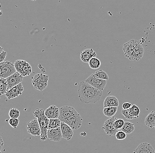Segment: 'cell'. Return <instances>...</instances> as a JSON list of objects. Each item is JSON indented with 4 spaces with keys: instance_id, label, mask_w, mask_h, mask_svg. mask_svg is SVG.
Wrapping results in <instances>:
<instances>
[{
    "instance_id": "6da1fadb",
    "label": "cell",
    "mask_w": 155,
    "mask_h": 153,
    "mask_svg": "<svg viewBox=\"0 0 155 153\" xmlns=\"http://www.w3.org/2000/svg\"><path fill=\"white\" fill-rule=\"evenodd\" d=\"M78 98L82 103L95 104L102 96V91L95 88L86 81H81L78 89Z\"/></svg>"
},
{
    "instance_id": "7a4b0ae2",
    "label": "cell",
    "mask_w": 155,
    "mask_h": 153,
    "mask_svg": "<svg viewBox=\"0 0 155 153\" xmlns=\"http://www.w3.org/2000/svg\"><path fill=\"white\" fill-rule=\"evenodd\" d=\"M45 111L42 109L37 108L33 112L34 116L38 120L41 134V139L44 141L48 139L47 137V131L49 124V119L45 116Z\"/></svg>"
},
{
    "instance_id": "3957f363",
    "label": "cell",
    "mask_w": 155,
    "mask_h": 153,
    "mask_svg": "<svg viewBox=\"0 0 155 153\" xmlns=\"http://www.w3.org/2000/svg\"><path fill=\"white\" fill-rule=\"evenodd\" d=\"M49 76L42 73L35 75L32 80V84L35 89L42 91L48 86Z\"/></svg>"
},
{
    "instance_id": "277c9868",
    "label": "cell",
    "mask_w": 155,
    "mask_h": 153,
    "mask_svg": "<svg viewBox=\"0 0 155 153\" xmlns=\"http://www.w3.org/2000/svg\"><path fill=\"white\" fill-rule=\"evenodd\" d=\"M14 64L9 61H4L0 63V77L7 78L16 72Z\"/></svg>"
},
{
    "instance_id": "5b68a950",
    "label": "cell",
    "mask_w": 155,
    "mask_h": 153,
    "mask_svg": "<svg viewBox=\"0 0 155 153\" xmlns=\"http://www.w3.org/2000/svg\"><path fill=\"white\" fill-rule=\"evenodd\" d=\"M16 71L23 77L30 75L32 72V68L28 62L23 60H17L14 63Z\"/></svg>"
},
{
    "instance_id": "8992f818",
    "label": "cell",
    "mask_w": 155,
    "mask_h": 153,
    "mask_svg": "<svg viewBox=\"0 0 155 153\" xmlns=\"http://www.w3.org/2000/svg\"><path fill=\"white\" fill-rule=\"evenodd\" d=\"M85 81L95 88L101 91L104 89L107 84V80L96 78L92 75L88 77Z\"/></svg>"
},
{
    "instance_id": "52a82bcc",
    "label": "cell",
    "mask_w": 155,
    "mask_h": 153,
    "mask_svg": "<svg viewBox=\"0 0 155 153\" xmlns=\"http://www.w3.org/2000/svg\"><path fill=\"white\" fill-rule=\"evenodd\" d=\"M26 128L28 133L33 136L37 137L41 135V129L38 119L32 120L28 122Z\"/></svg>"
},
{
    "instance_id": "ba28073f",
    "label": "cell",
    "mask_w": 155,
    "mask_h": 153,
    "mask_svg": "<svg viewBox=\"0 0 155 153\" xmlns=\"http://www.w3.org/2000/svg\"><path fill=\"white\" fill-rule=\"evenodd\" d=\"M77 113V111L73 107L67 105L64 106L60 109L59 119L61 121L65 122L71 116Z\"/></svg>"
},
{
    "instance_id": "9c48e42d",
    "label": "cell",
    "mask_w": 155,
    "mask_h": 153,
    "mask_svg": "<svg viewBox=\"0 0 155 153\" xmlns=\"http://www.w3.org/2000/svg\"><path fill=\"white\" fill-rule=\"evenodd\" d=\"M116 119V117L114 116L110 117L105 121L102 127V129L104 130L106 134L109 136L115 135L118 131L114 126V122Z\"/></svg>"
},
{
    "instance_id": "30bf717a",
    "label": "cell",
    "mask_w": 155,
    "mask_h": 153,
    "mask_svg": "<svg viewBox=\"0 0 155 153\" xmlns=\"http://www.w3.org/2000/svg\"><path fill=\"white\" fill-rule=\"evenodd\" d=\"M82 119L80 114L78 113L73 115L65 122L73 130H76L79 129L82 125Z\"/></svg>"
},
{
    "instance_id": "8fae6325",
    "label": "cell",
    "mask_w": 155,
    "mask_h": 153,
    "mask_svg": "<svg viewBox=\"0 0 155 153\" xmlns=\"http://www.w3.org/2000/svg\"><path fill=\"white\" fill-rule=\"evenodd\" d=\"M24 91V87L22 83H21L9 89L5 95L8 99L11 100L22 95Z\"/></svg>"
},
{
    "instance_id": "7c38bea8",
    "label": "cell",
    "mask_w": 155,
    "mask_h": 153,
    "mask_svg": "<svg viewBox=\"0 0 155 153\" xmlns=\"http://www.w3.org/2000/svg\"><path fill=\"white\" fill-rule=\"evenodd\" d=\"M6 79L8 84V90L13 87L22 83L23 81V76L18 72H16L12 75Z\"/></svg>"
},
{
    "instance_id": "4fadbf2b",
    "label": "cell",
    "mask_w": 155,
    "mask_h": 153,
    "mask_svg": "<svg viewBox=\"0 0 155 153\" xmlns=\"http://www.w3.org/2000/svg\"><path fill=\"white\" fill-rule=\"evenodd\" d=\"M137 40H132L124 44L123 46V50L125 56L130 60L135 49Z\"/></svg>"
},
{
    "instance_id": "5bb4252c",
    "label": "cell",
    "mask_w": 155,
    "mask_h": 153,
    "mask_svg": "<svg viewBox=\"0 0 155 153\" xmlns=\"http://www.w3.org/2000/svg\"><path fill=\"white\" fill-rule=\"evenodd\" d=\"M144 52L145 50H144V47H143L142 45L140 44L139 41L137 40L134 51L130 60L135 61V62L139 61L144 56Z\"/></svg>"
},
{
    "instance_id": "9a60e30c",
    "label": "cell",
    "mask_w": 155,
    "mask_h": 153,
    "mask_svg": "<svg viewBox=\"0 0 155 153\" xmlns=\"http://www.w3.org/2000/svg\"><path fill=\"white\" fill-rule=\"evenodd\" d=\"M47 137L48 139L54 142H60L63 138L61 127L56 129L48 130Z\"/></svg>"
},
{
    "instance_id": "2e32d148",
    "label": "cell",
    "mask_w": 155,
    "mask_h": 153,
    "mask_svg": "<svg viewBox=\"0 0 155 153\" xmlns=\"http://www.w3.org/2000/svg\"><path fill=\"white\" fill-rule=\"evenodd\" d=\"M133 153H155V151L151 144L145 142L139 144Z\"/></svg>"
},
{
    "instance_id": "e0dca14e",
    "label": "cell",
    "mask_w": 155,
    "mask_h": 153,
    "mask_svg": "<svg viewBox=\"0 0 155 153\" xmlns=\"http://www.w3.org/2000/svg\"><path fill=\"white\" fill-rule=\"evenodd\" d=\"M96 57V53L92 48L84 50L80 55L81 60L84 63H89L91 59Z\"/></svg>"
},
{
    "instance_id": "ac0fdd59",
    "label": "cell",
    "mask_w": 155,
    "mask_h": 153,
    "mask_svg": "<svg viewBox=\"0 0 155 153\" xmlns=\"http://www.w3.org/2000/svg\"><path fill=\"white\" fill-rule=\"evenodd\" d=\"M62 137L64 139L70 140L73 136V130L65 123L61 122V125Z\"/></svg>"
},
{
    "instance_id": "d6986e66",
    "label": "cell",
    "mask_w": 155,
    "mask_h": 153,
    "mask_svg": "<svg viewBox=\"0 0 155 153\" xmlns=\"http://www.w3.org/2000/svg\"><path fill=\"white\" fill-rule=\"evenodd\" d=\"M45 116L49 119L59 118L60 109L55 105H51L45 111Z\"/></svg>"
},
{
    "instance_id": "ffe728a7",
    "label": "cell",
    "mask_w": 155,
    "mask_h": 153,
    "mask_svg": "<svg viewBox=\"0 0 155 153\" xmlns=\"http://www.w3.org/2000/svg\"><path fill=\"white\" fill-rule=\"evenodd\" d=\"M119 106V101L117 97L115 96H107L104 102V108L110 107H117Z\"/></svg>"
},
{
    "instance_id": "44dd1931",
    "label": "cell",
    "mask_w": 155,
    "mask_h": 153,
    "mask_svg": "<svg viewBox=\"0 0 155 153\" xmlns=\"http://www.w3.org/2000/svg\"><path fill=\"white\" fill-rule=\"evenodd\" d=\"M145 125L150 128L154 127L155 126V112L152 111L145 118Z\"/></svg>"
},
{
    "instance_id": "7402d4cb",
    "label": "cell",
    "mask_w": 155,
    "mask_h": 153,
    "mask_svg": "<svg viewBox=\"0 0 155 153\" xmlns=\"http://www.w3.org/2000/svg\"><path fill=\"white\" fill-rule=\"evenodd\" d=\"M135 130V127L134 123L129 121L125 122L124 126L121 128V130L127 134H130L134 132Z\"/></svg>"
},
{
    "instance_id": "603a6c76",
    "label": "cell",
    "mask_w": 155,
    "mask_h": 153,
    "mask_svg": "<svg viewBox=\"0 0 155 153\" xmlns=\"http://www.w3.org/2000/svg\"><path fill=\"white\" fill-rule=\"evenodd\" d=\"M117 107H106L104 109L103 113L107 117L110 118L114 116V115L117 113Z\"/></svg>"
},
{
    "instance_id": "cb8c5ba5",
    "label": "cell",
    "mask_w": 155,
    "mask_h": 153,
    "mask_svg": "<svg viewBox=\"0 0 155 153\" xmlns=\"http://www.w3.org/2000/svg\"><path fill=\"white\" fill-rule=\"evenodd\" d=\"M61 121L59 118L49 119L48 129H56L61 127Z\"/></svg>"
},
{
    "instance_id": "d4e9b609",
    "label": "cell",
    "mask_w": 155,
    "mask_h": 153,
    "mask_svg": "<svg viewBox=\"0 0 155 153\" xmlns=\"http://www.w3.org/2000/svg\"><path fill=\"white\" fill-rule=\"evenodd\" d=\"M8 90V84L6 79H0V94L1 95L5 94Z\"/></svg>"
},
{
    "instance_id": "484cf974",
    "label": "cell",
    "mask_w": 155,
    "mask_h": 153,
    "mask_svg": "<svg viewBox=\"0 0 155 153\" xmlns=\"http://www.w3.org/2000/svg\"><path fill=\"white\" fill-rule=\"evenodd\" d=\"M129 110L131 116L133 118V119L139 118L140 110L139 107L137 105H132V106H131Z\"/></svg>"
},
{
    "instance_id": "4316f807",
    "label": "cell",
    "mask_w": 155,
    "mask_h": 153,
    "mask_svg": "<svg viewBox=\"0 0 155 153\" xmlns=\"http://www.w3.org/2000/svg\"><path fill=\"white\" fill-rule=\"evenodd\" d=\"M92 75L94 77L98 78L101 79L105 80H108V79H109V76H108L107 73L104 71L103 70H101V69L94 72Z\"/></svg>"
},
{
    "instance_id": "83f0119b",
    "label": "cell",
    "mask_w": 155,
    "mask_h": 153,
    "mask_svg": "<svg viewBox=\"0 0 155 153\" xmlns=\"http://www.w3.org/2000/svg\"><path fill=\"white\" fill-rule=\"evenodd\" d=\"M89 66L92 69H97L101 66L100 60L96 57H93L89 62Z\"/></svg>"
},
{
    "instance_id": "f1b7e54d",
    "label": "cell",
    "mask_w": 155,
    "mask_h": 153,
    "mask_svg": "<svg viewBox=\"0 0 155 153\" xmlns=\"http://www.w3.org/2000/svg\"><path fill=\"white\" fill-rule=\"evenodd\" d=\"M20 111L16 108H12L9 110V116L11 118H17L20 116Z\"/></svg>"
},
{
    "instance_id": "f546056e",
    "label": "cell",
    "mask_w": 155,
    "mask_h": 153,
    "mask_svg": "<svg viewBox=\"0 0 155 153\" xmlns=\"http://www.w3.org/2000/svg\"><path fill=\"white\" fill-rule=\"evenodd\" d=\"M125 121L122 119H117L114 122V126L118 131L120 130L124 126Z\"/></svg>"
},
{
    "instance_id": "4dcf8cb0",
    "label": "cell",
    "mask_w": 155,
    "mask_h": 153,
    "mask_svg": "<svg viewBox=\"0 0 155 153\" xmlns=\"http://www.w3.org/2000/svg\"><path fill=\"white\" fill-rule=\"evenodd\" d=\"M19 120L18 118H10L8 120V123L14 129H16L19 125Z\"/></svg>"
},
{
    "instance_id": "1f68e13d",
    "label": "cell",
    "mask_w": 155,
    "mask_h": 153,
    "mask_svg": "<svg viewBox=\"0 0 155 153\" xmlns=\"http://www.w3.org/2000/svg\"><path fill=\"white\" fill-rule=\"evenodd\" d=\"M116 139L119 140H123L127 137V134L122 130H119L116 134Z\"/></svg>"
},
{
    "instance_id": "d6a6232c",
    "label": "cell",
    "mask_w": 155,
    "mask_h": 153,
    "mask_svg": "<svg viewBox=\"0 0 155 153\" xmlns=\"http://www.w3.org/2000/svg\"><path fill=\"white\" fill-rule=\"evenodd\" d=\"M121 113L124 115V116L128 120H133V118L131 116L130 113V110H124L121 111Z\"/></svg>"
},
{
    "instance_id": "836d02e7",
    "label": "cell",
    "mask_w": 155,
    "mask_h": 153,
    "mask_svg": "<svg viewBox=\"0 0 155 153\" xmlns=\"http://www.w3.org/2000/svg\"><path fill=\"white\" fill-rule=\"evenodd\" d=\"M0 49H1V50H0V62H4L7 53L4 51L3 48L1 47Z\"/></svg>"
},
{
    "instance_id": "e575fe53",
    "label": "cell",
    "mask_w": 155,
    "mask_h": 153,
    "mask_svg": "<svg viewBox=\"0 0 155 153\" xmlns=\"http://www.w3.org/2000/svg\"><path fill=\"white\" fill-rule=\"evenodd\" d=\"M132 106V105L131 103H129V102H125L123 104V108L124 110H129L130 109Z\"/></svg>"
},
{
    "instance_id": "d590c367",
    "label": "cell",
    "mask_w": 155,
    "mask_h": 153,
    "mask_svg": "<svg viewBox=\"0 0 155 153\" xmlns=\"http://www.w3.org/2000/svg\"><path fill=\"white\" fill-rule=\"evenodd\" d=\"M4 146V142L3 139H2V136H1V143H0V147H1V151H2V149Z\"/></svg>"
},
{
    "instance_id": "8d00e7d4",
    "label": "cell",
    "mask_w": 155,
    "mask_h": 153,
    "mask_svg": "<svg viewBox=\"0 0 155 153\" xmlns=\"http://www.w3.org/2000/svg\"><path fill=\"white\" fill-rule=\"evenodd\" d=\"M31 1H37V0H31Z\"/></svg>"
},
{
    "instance_id": "74e56055",
    "label": "cell",
    "mask_w": 155,
    "mask_h": 153,
    "mask_svg": "<svg viewBox=\"0 0 155 153\" xmlns=\"http://www.w3.org/2000/svg\"><path fill=\"white\" fill-rule=\"evenodd\" d=\"M154 127H155V126Z\"/></svg>"
}]
</instances>
